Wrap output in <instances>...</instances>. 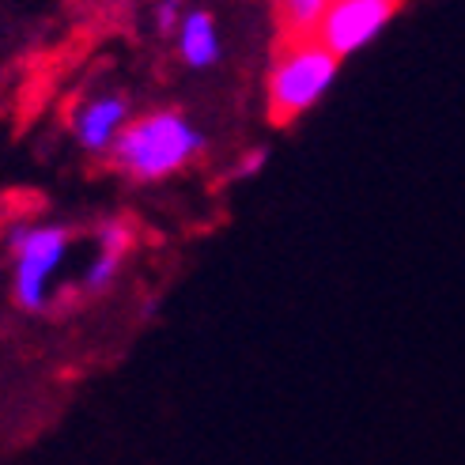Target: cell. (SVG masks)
<instances>
[{
  "mask_svg": "<svg viewBox=\"0 0 465 465\" xmlns=\"http://www.w3.org/2000/svg\"><path fill=\"white\" fill-rule=\"evenodd\" d=\"M129 103L122 95H95L87 106H80L76 114V122H73V133H76V141L87 148V152H110L114 141L122 136V129L129 125Z\"/></svg>",
  "mask_w": 465,
  "mask_h": 465,
  "instance_id": "5b68a950",
  "label": "cell"
},
{
  "mask_svg": "<svg viewBox=\"0 0 465 465\" xmlns=\"http://www.w3.org/2000/svg\"><path fill=\"white\" fill-rule=\"evenodd\" d=\"M393 8L398 0H330L314 38L333 57H352L382 35V27L393 19Z\"/></svg>",
  "mask_w": 465,
  "mask_h": 465,
  "instance_id": "277c9868",
  "label": "cell"
},
{
  "mask_svg": "<svg viewBox=\"0 0 465 465\" xmlns=\"http://www.w3.org/2000/svg\"><path fill=\"white\" fill-rule=\"evenodd\" d=\"M99 246H103V250H118V253H125V246H129V227L118 223V220L103 223V227H99Z\"/></svg>",
  "mask_w": 465,
  "mask_h": 465,
  "instance_id": "9c48e42d",
  "label": "cell"
},
{
  "mask_svg": "<svg viewBox=\"0 0 465 465\" xmlns=\"http://www.w3.org/2000/svg\"><path fill=\"white\" fill-rule=\"evenodd\" d=\"M178 5H182V0H163V5H159V12H155V19H159V27L163 31H174L178 27Z\"/></svg>",
  "mask_w": 465,
  "mask_h": 465,
  "instance_id": "30bf717a",
  "label": "cell"
},
{
  "mask_svg": "<svg viewBox=\"0 0 465 465\" xmlns=\"http://www.w3.org/2000/svg\"><path fill=\"white\" fill-rule=\"evenodd\" d=\"M118 269H122V253L99 246L95 262H91L87 272H84V288H87V292H103V288L114 281V276H118Z\"/></svg>",
  "mask_w": 465,
  "mask_h": 465,
  "instance_id": "ba28073f",
  "label": "cell"
},
{
  "mask_svg": "<svg viewBox=\"0 0 465 465\" xmlns=\"http://www.w3.org/2000/svg\"><path fill=\"white\" fill-rule=\"evenodd\" d=\"M174 31H178V54L190 68H213L220 61V31L208 12H185Z\"/></svg>",
  "mask_w": 465,
  "mask_h": 465,
  "instance_id": "8992f818",
  "label": "cell"
},
{
  "mask_svg": "<svg viewBox=\"0 0 465 465\" xmlns=\"http://www.w3.org/2000/svg\"><path fill=\"white\" fill-rule=\"evenodd\" d=\"M276 5H281V19L292 38H311L325 8H330V0H276Z\"/></svg>",
  "mask_w": 465,
  "mask_h": 465,
  "instance_id": "52a82bcc",
  "label": "cell"
},
{
  "mask_svg": "<svg viewBox=\"0 0 465 465\" xmlns=\"http://www.w3.org/2000/svg\"><path fill=\"white\" fill-rule=\"evenodd\" d=\"M341 57H333L318 38H292L269 73V106L276 118L307 114L337 80Z\"/></svg>",
  "mask_w": 465,
  "mask_h": 465,
  "instance_id": "7a4b0ae2",
  "label": "cell"
},
{
  "mask_svg": "<svg viewBox=\"0 0 465 465\" xmlns=\"http://www.w3.org/2000/svg\"><path fill=\"white\" fill-rule=\"evenodd\" d=\"M8 246L15 258V281H12L15 303L23 311H42L50 303V284L64 262L68 235L50 223H15Z\"/></svg>",
  "mask_w": 465,
  "mask_h": 465,
  "instance_id": "3957f363",
  "label": "cell"
},
{
  "mask_svg": "<svg viewBox=\"0 0 465 465\" xmlns=\"http://www.w3.org/2000/svg\"><path fill=\"white\" fill-rule=\"evenodd\" d=\"M201 148H204V136L190 118H182L174 110H155L148 118L129 122L118 141H114L110 155L125 174L141 182H155L182 171Z\"/></svg>",
  "mask_w": 465,
  "mask_h": 465,
  "instance_id": "6da1fadb",
  "label": "cell"
}]
</instances>
